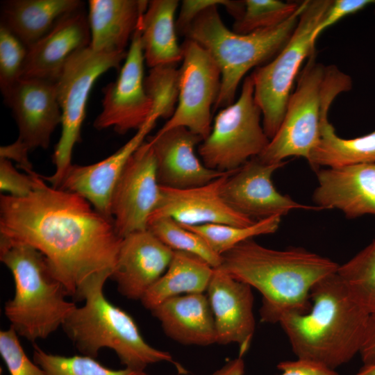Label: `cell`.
I'll return each mask as SVG.
<instances>
[{
    "label": "cell",
    "instance_id": "1",
    "mask_svg": "<svg viewBox=\"0 0 375 375\" xmlns=\"http://www.w3.org/2000/svg\"><path fill=\"white\" fill-rule=\"evenodd\" d=\"M25 197L0 196V237L30 245L46 258L68 297L115 267L122 238L112 219L82 196L48 185L35 173Z\"/></svg>",
    "mask_w": 375,
    "mask_h": 375
},
{
    "label": "cell",
    "instance_id": "2",
    "mask_svg": "<svg viewBox=\"0 0 375 375\" xmlns=\"http://www.w3.org/2000/svg\"><path fill=\"white\" fill-rule=\"evenodd\" d=\"M217 268L256 288L262 294L261 321L279 323L288 314H306L310 292L321 280L337 272L333 260L300 247L269 249L253 238L222 254Z\"/></svg>",
    "mask_w": 375,
    "mask_h": 375
},
{
    "label": "cell",
    "instance_id": "3",
    "mask_svg": "<svg viewBox=\"0 0 375 375\" xmlns=\"http://www.w3.org/2000/svg\"><path fill=\"white\" fill-rule=\"evenodd\" d=\"M306 314H288L279 324L297 358L335 370L350 361L365 342L371 317L353 299L338 275L311 290Z\"/></svg>",
    "mask_w": 375,
    "mask_h": 375
},
{
    "label": "cell",
    "instance_id": "4",
    "mask_svg": "<svg viewBox=\"0 0 375 375\" xmlns=\"http://www.w3.org/2000/svg\"><path fill=\"white\" fill-rule=\"evenodd\" d=\"M0 260L15 283L12 299L4 306L10 327L19 336L34 342L62 327L76 307L45 257L33 247L0 237Z\"/></svg>",
    "mask_w": 375,
    "mask_h": 375
},
{
    "label": "cell",
    "instance_id": "5",
    "mask_svg": "<svg viewBox=\"0 0 375 375\" xmlns=\"http://www.w3.org/2000/svg\"><path fill=\"white\" fill-rule=\"evenodd\" d=\"M110 276V272L95 275L83 285L76 301H85V304L76 306L62 326L68 338L83 356L96 358L101 349L108 348L121 364L133 369L144 370L160 362H174L169 353L144 340L127 312L106 298L103 286Z\"/></svg>",
    "mask_w": 375,
    "mask_h": 375
},
{
    "label": "cell",
    "instance_id": "6",
    "mask_svg": "<svg viewBox=\"0 0 375 375\" xmlns=\"http://www.w3.org/2000/svg\"><path fill=\"white\" fill-rule=\"evenodd\" d=\"M306 3L274 27L238 34L223 22L217 6L202 12L192 23L184 36L203 47L211 55L221 72V88L214 110L235 101L238 86L253 67L274 58L292 35Z\"/></svg>",
    "mask_w": 375,
    "mask_h": 375
},
{
    "label": "cell",
    "instance_id": "7",
    "mask_svg": "<svg viewBox=\"0 0 375 375\" xmlns=\"http://www.w3.org/2000/svg\"><path fill=\"white\" fill-rule=\"evenodd\" d=\"M351 87L348 74L335 65L317 62L313 53L299 74L278 131L257 158L268 164L280 163L291 156L308 160L319 141L322 123L333 101Z\"/></svg>",
    "mask_w": 375,
    "mask_h": 375
},
{
    "label": "cell",
    "instance_id": "8",
    "mask_svg": "<svg viewBox=\"0 0 375 375\" xmlns=\"http://www.w3.org/2000/svg\"><path fill=\"white\" fill-rule=\"evenodd\" d=\"M332 2L306 0L298 24L284 47L269 62L255 68L250 74L254 99L261 110L263 128L269 140L282 123L301 65L315 52L314 32Z\"/></svg>",
    "mask_w": 375,
    "mask_h": 375
},
{
    "label": "cell",
    "instance_id": "9",
    "mask_svg": "<svg viewBox=\"0 0 375 375\" xmlns=\"http://www.w3.org/2000/svg\"><path fill=\"white\" fill-rule=\"evenodd\" d=\"M126 53L99 52L90 45L83 47L68 58L55 81L62 112V131L53 155L56 170L51 176H41L52 187L59 188L72 165L73 149L81 141L88 99L94 83L108 70L118 68Z\"/></svg>",
    "mask_w": 375,
    "mask_h": 375
},
{
    "label": "cell",
    "instance_id": "10",
    "mask_svg": "<svg viewBox=\"0 0 375 375\" xmlns=\"http://www.w3.org/2000/svg\"><path fill=\"white\" fill-rule=\"evenodd\" d=\"M262 120L249 75L243 81L238 99L220 109L209 135L199 144L203 163L212 169L231 172L258 157L270 141Z\"/></svg>",
    "mask_w": 375,
    "mask_h": 375
},
{
    "label": "cell",
    "instance_id": "11",
    "mask_svg": "<svg viewBox=\"0 0 375 375\" xmlns=\"http://www.w3.org/2000/svg\"><path fill=\"white\" fill-rule=\"evenodd\" d=\"M178 97L175 110L159 132L185 127L203 140L212 128V112L221 88V72L211 55L196 42L181 44Z\"/></svg>",
    "mask_w": 375,
    "mask_h": 375
},
{
    "label": "cell",
    "instance_id": "12",
    "mask_svg": "<svg viewBox=\"0 0 375 375\" xmlns=\"http://www.w3.org/2000/svg\"><path fill=\"white\" fill-rule=\"evenodd\" d=\"M142 18L117 79L103 89L102 110L94 122L98 130L112 128L120 134L137 131L153 113V103L144 87Z\"/></svg>",
    "mask_w": 375,
    "mask_h": 375
},
{
    "label": "cell",
    "instance_id": "13",
    "mask_svg": "<svg viewBox=\"0 0 375 375\" xmlns=\"http://www.w3.org/2000/svg\"><path fill=\"white\" fill-rule=\"evenodd\" d=\"M160 195L156 158L147 140L128 159L112 194L110 213L119 237L147 229Z\"/></svg>",
    "mask_w": 375,
    "mask_h": 375
},
{
    "label": "cell",
    "instance_id": "14",
    "mask_svg": "<svg viewBox=\"0 0 375 375\" xmlns=\"http://www.w3.org/2000/svg\"><path fill=\"white\" fill-rule=\"evenodd\" d=\"M287 163H265L257 157L249 160L228 176L222 189L223 199L235 211L254 221L283 217L293 210H321L316 206L297 202L276 189L272 175Z\"/></svg>",
    "mask_w": 375,
    "mask_h": 375
},
{
    "label": "cell",
    "instance_id": "15",
    "mask_svg": "<svg viewBox=\"0 0 375 375\" xmlns=\"http://www.w3.org/2000/svg\"><path fill=\"white\" fill-rule=\"evenodd\" d=\"M2 95L17 125L16 141L28 151L48 148L52 133L62 122L56 82L20 78Z\"/></svg>",
    "mask_w": 375,
    "mask_h": 375
},
{
    "label": "cell",
    "instance_id": "16",
    "mask_svg": "<svg viewBox=\"0 0 375 375\" xmlns=\"http://www.w3.org/2000/svg\"><path fill=\"white\" fill-rule=\"evenodd\" d=\"M233 172L198 187L174 189L160 186V199L149 219L168 217L181 224L191 226L224 224L246 226L253 224L256 221L235 211L222 197L223 184Z\"/></svg>",
    "mask_w": 375,
    "mask_h": 375
},
{
    "label": "cell",
    "instance_id": "17",
    "mask_svg": "<svg viewBox=\"0 0 375 375\" xmlns=\"http://www.w3.org/2000/svg\"><path fill=\"white\" fill-rule=\"evenodd\" d=\"M174 251L148 229L122 238L110 278L118 292L131 300H141L167 270Z\"/></svg>",
    "mask_w": 375,
    "mask_h": 375
},
{
    "label": "cell",
    "instance_id": "18",
    "mask_svg": "<svg viewBox=\"0 0 375 375\" xmlns=\"http://www.w3.org/2000/svg\"><path fill=\"white\" fill-rule=\"evenodd\" d=\"M206 291L215 320L216 343L238 344L239 356L242 357L255 331L251 287L214 268Z\"/></svg>",
    "mask_w": 375,
    "mask_h": 375
},
{
    "label": "cell",
    "instance_id": "19",
    "mask_svg": "<svg viewBox=\"0 0 375 375\" xmlns=\"http://www.w3.org/2000/svg\"><path fill=\"white\" fill-rule=\"evenodd\" d=\"M148 140L155 156L160 186L174 189L194 188L229 172L208 168L199 159L195 147L203 139L185 127L158 131Z\"/></svg>",
    "mask_w": 375,
    "mask_h": 375
},
{
    "label": "cell",
    "instance_id": "20",
    "mask_svg": "<svg viewBox=\"0 0 375 375\" xmlns=\"http://www.w3.org/2000/svg\"><path fill=\"white\" fill-rule=\"evenodd\" d=\"M159 118V113L153 112L126 144L106 158L88 165H72L58 188L82 196L98 212L112 219L110 201L115 186L128 159Z\"/></svg>",
    "mask_w": 375,
    "mask_h": 375
},
{
    "label": "cell",
    "instance_id": "21",
    "mask_svg": "<svg viewBox=\"0 0 375 375\" xmlns=\"http://www.w3.org/2000/svg\"><path fill=\"white\" fill-rule=\"evenodd\" d=\"M316 174V206L340 210L348 219L375 216V162L318 169Z\"/></svg>",
    "mask_w": 375,
    "mask_h": 375
},
{
    "label": "cell",
    "instance_id": "22",
    "mask_svg": "<svg viewBox=\"0 0 375 375\" xmlns=\"http://www.w3.org/2000/svg\"><path fill=\"white\" fill-rule=\"evenodd\" d=\"M90 44L89 22L82 6L63 17L49 32L27 49L21 78L55 81L68 58Z\"/></svg>",
    "mask_w": 375,
    "mask_h": 375
},
{
    "label": "cell",
    "instance_id": "23",
    "mask_svg": "<svg viewBox=\"0 0 375 375\" xmlns=\"http://www.w3.org/2000/svg\"><path fill=\"white\" fill-rule=\"evenodd\" d=\"M165 335L181 344L216 343V331L208 296L190 293L169 298L151 310Z\"/></svg>",
    "mask_w": 375,
    "mask_h": 375
},
{
    "label": "cell",
    "instance_id": "24",
    "mask_svg": "<svg viewBox=\"0 0 375 375\" xmlns=\"http://www.w3.org/2000/svg\"><path fill=\"white\" fill-rule=\"evenodd\" d=\"M148 3L146 0H90V47L99 52L126 53L128 42Z\"/></svg>",
    "mask_w": 375,
    "mask_h": 375
},
{
    "label": "cell",
    "instance_id": "25",
    "mask_svg": "<svg viewBox=\"0 0 375 375\" xmlns=\"http://www.w3.org/2000/svg\"><path fill=\"white\" fill-rule=\"evenodd\" d=\"M78 0H10L1 6V25L28 49L65 15L81 8Z\"/></svg>",
    "mask_w": 375,
    "mask_h": 375
},
{
    "label": "cell",
    "instance_id": "26",
    "mask_svg": "<svg viewBox=\"0 0 375 375\" xmlns=\"http://www.w3.org/2000/svg\"><path fill=\"white\" fill-rule=\"evenodd\" d=\"M178 5L177 0L149 1L141 20V42L145 62L150 68L182 60L175 19Z\"/></svg>",
    "mask_w": 375,
    "mask_h": 375
},
{
    "label": "cell",
    "instance_id": "27",
    "mask_svg": "<svg viewBox=\"0 0 375 375\" xmlns=\"http://www.w3.org/2000/svg\"><path fill=\"white\" fill-rule=\"evenodd\" d=\"M213 271L214 268L201 257L174 251L167 270L145 293L141 303L151 310L169 298L203 293L208 289Z\"/></svg>",
    "mask_w": 375,
    "mask_h": 375
},
{
    "label": "cell",
    "instance_id": "28",
    "mask_svg": "<svg viewBox=\"0 0 375 375\" xmlns=\"http://www.w3.org/2000/svg\"><path fill=\"white\" fill-rule=\"evenodd\" d=\"M308 161L315 170L320 167H340L375 162V131L352 139L342 138L327 117L322 123L319 141Z\"/></svg>",
    "mask_w": 375,
    "mask_h": 375
},
{
    "label": "cell",
    "instance_id": "29",
    "mask_svg": "<svg viewBox=\"0 0 375 375\" xmlns=\"http://www.w3.org/2000/svg\"><path fill=\"white\" fill-rule=\"evenodd\" d=\"M337 274L353 299L375 317V240L339 265Z\"/></svg>",
    "mask_w": 375,
    "mask_h": 375
},
{
    "label": "cell",
    "instance_id": "30",
    "mask_svg": "<svg viewBox=\"0 0 375 375\" xmlns=\"http://www.w3.org/2000/svg\"><path fill=\"white\" fill-rule=\"evenodd\" d=\"M281 217L273 216L246 226L224 224L182 225L199 235L215 253L222 256L243 241L275 233L278 229Z\"/></svg>",
    "mask_w": 375,
    "mask_h": 375
},
{
    "label": "cell",
    "instance_id": "31",
    "mask_svg": "<svg viewBox=\"0 0 375 375\" xmlns=\"http://www.w3.org/2000/svg\"><path fill=\"white\" fill-rule=\"evenodd\" d=\"M147 229L173 251L197 255L213 268L221 265L222 256L215 253L199 235L171 217L150 219Z\"/></svg>",
    "mask_w": 375,
    "mask_h": 375
},
{
    "label": "cell",
    "instance_id": "32",
    "mask_svg": "<svg viewBox=\"0 0 375 375\" xmlns=\"http://www.w3.org/2000/svg\"><path fill=\"white\" fill-rule=\"evenodd\" d=\"M33 361L47 375H149L144 370L126 367L112 369L90 356H63L47 353L38 345L33 346Z\"/></svg>",
    "mask_w": 375,
    "mask_h": 375
},
{
    "label": "cell",
    "instance_id": "33",
    "mask_svg": "<svg viewBox=\"0 0 375 375\" xmlns=\"http://www.w3.org/2000/svg\"><path fill=\"white\" fill-rule=\"evenodd\" d=\"M299 5L300 2L279 0H245L242 13L235 20L233 31L244 35L276 26L290 17Z\"/></svg>",
    "mask_w": 375,
    "mask_h": 375
},
{
    "label": "cell",
    "instance_id": "34",
    "mask_svg": "<svg viewBox=\"0 0 375 375\" xmlns=\"http://www.w3.org/2000/svg\"><path fill=\"white\" fill-rule=\"evenodd\" d=\"M179 69L176 65H165L151 68L144 78V87L153 103V112L169 119L173 115L178 97Z\"/></svg>",
    "mask_w": 375,
    "mask_h": 375
},
{
    "label": "cell",
    "instance_id": "35",
    "mask_svg": "<svg viewBox=\"0 0 375 375\" xmlns=\"http://www.w3.org/2000/svg\"><path fill=\"white\" fill-rule=\"evenodd\" d=\"M27 48L8 29L0 26V88L9 90L22 76Z\"/></svg>",
    "mask_w": 375,
    "mask_h": 375
},
{
    "label": "cell",
    "instance_id": "36",
    "mask_svg": "<svg viewBox=\"0 0 375 375\" xmlns=\"http://www.w3.org/2000/svg\"><path fill=\"white\" fill-rule=\"evenodd\" d=\"M10 327L0 331V353L10 375H47L45 372L26 354L18 338Z\"/></svg>",
    "mask_w": 375,
    "mask_h": 375
},
{
    "label": "cell",
    "instance_id": "37",
    "mask_svg": "<svg viewBox=\"0 0 375 375\" xmlns=\"http://www.w3.org/2000/svg\"><path fill=\"white\" fill-rule=\"evenodd\" d=\"M277 368L283 372L281 375H339L335 370L320 364L299 358L281 362ZM244 372V362L242 357L239 356L209 375H243Z\"/></svg>",
    "mask_w": 375,
    "mask_h": 375
},
{
    "label": "cell",
    "instance_id": "38",
    "mask_svg": "<svg viewBox=\"0 0 375 375\" xmlns=\"http://www.w3.org/2000/svg\"><path fill=\"white\" fill-rule=\"evenodd\" d=\"M214 6H224L234 17L238 19L244 9V1L183 0L181 1L176 28L178 34L185 35L194 19L204 10Z\"/></svg>",
    "mask_w": 375,
    "mask_h": 375
},
{
    "label": "cell",
    "instance_id": "39",
    "mask_svg": "<svg viewBox=\"0 0 375 375\" xmlns=\"http://www.w3.org/2000/svg\"><path fill=\"white\" fill-rule=\"evenodd\" d=\"M35 173L22 174L14 167L10 160L0 158L1 192L16 197L26 196L33 189Z\"/></svg>",
    "mask_w": 375,
    "mask_h": 375
},
{
    "label": "cell",
    "instance_id": "40",
    "mask_svg": "<svg viewBox=\"0 0 375 375\" xmlns=\"http://www.w3.org/2000/svg\"><path fill=\"white\" fill-rule=\"evenodd\" d=\"M375 5V0H335L327 10L322 22L314 32L313 39L316 41L319 35L326 28L342 18Z\"/></svg>",
    "mask_w": 375,
    "mask_h": 375
},
{
    "label": "cell",
    "instance_id": "41",
    "mask_svg": "<svg viewBox=\"0 0 375 375\" xmlns=\"http://www.w3.org/2000/svg\"><path fill=\"white\" fill-rule=\"evenodd\" d=\"M28 153V151L17 141L0 148V158L15 160L28 174H31L34 171L32 169Z\"/></svg>",
    "mask_w": 375,
    "mask_h": 375
},
{
    "label": "cell",
    "instance_id": "42",
    "mask_svg": "<svg viewBox=\"0 0 375 375\" xmlns=\"http://www.w3.org/2000/svg\"><path fill=\"white\" fill-rule=\"evenodd\" d=\"M364 365L375 363V317H372L367 333L360 351Z\"/></svg>",
    "mask_w": 375,
    "mask_h": 375
},
{
    "label": "cell",
    "instance_id": "43",
    "mask_svg": "<svg viewBox=\"0 0 375 375\" xmlns=\"http://www.w3.org/2000/svg\"><path fill=\"white\" fill-rule=\"evenodd\" d=\"M354 375H375V363L364 365Z\"/></svg>",
    "mask_w": 375,
    "mask_h": 375
}]
</instances>
